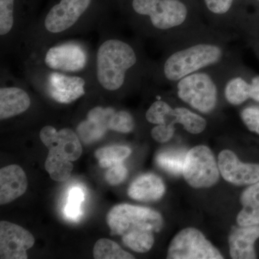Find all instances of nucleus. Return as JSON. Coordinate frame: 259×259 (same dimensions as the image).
<instances>
[{"mask_svg":"<svg viewBox=\"0 0 259 259\" xmlns=\"http://www.w3.org/2000/svg\"><path fill=\"white\" fill-rule=\"evenodd\" d=\"M99 33L87 77L88 93L120 96L151 74L153 66L145 59L136 42L114 31L110 23L104 25Z\"/></svg>","mask_w":259,"mask_h":259,"instance_id":"1","label":"nucleus"},{"mask_svg":"<svg viewBox=\"0 0 259 259\" xmlns=\"http://www.w3.org/2000/svg\"><path fill=\"white\" fill-rule=\"evenodd\" d=\"M95 0H59L37 18L18 54L20 60L54 42L100 30L106 25L94 9Z\"/></svg>","mask_w":259,"mask_h":259,"instance_id":"2","label":"nucleus"},{"mask_svg":"<svg viewBox=\"0 0 259 259\" xmlns=\"http://www.w3.org/2000/svg\"><path fill=\"white\" fill-rule=\"evenodd\" d=\"M23 77L34 90L49 101L70 105L88 93V80L83 76L52 71L30 59L21 61Z\"/></svg>","mask_w":259,"mask_h":259,"instance_id":"3","label":"nucleus"},{"mask_svg":"<svg viewBox=\"0 0 259 259\" xmlns=\"http://www.w3.org/2000/svg\"><path fill=\"white\" fill-rule=\"evenodd\" d=\"M130 25L146 36L158 37L180 26L188 10L180 0H132Z\"/></svg>","mask_w":259,"mask_h":259,"instance_id":"4","label":"nucleus"},{"mask_svg":"<svg viewBox=\"0 0 259 259\" xmlns=\"http://www.w3.org/2000/svg\"><path fill=\"white\" fill-rule=\"evenodd\" d=\"M94 51L81 39L66 38L54 42L21 59H30L52 71L88 77L93 65Z\"/></svg>","mask_w":259,"mask_h":259,"instance_id":"5","label":"nucleus"},{"mask_svg":"<svg viewBox=\"0 0 259 259\" xmlns=\"http://www.w3.org/2000/svg\"><path fill=\"white\" fill-rule=\"evenodd\" d=\"M223 56L222 48L216 44H196L168 56L161 65V74L167 81L177 82L188 75L217 64Z\"/></svg>","mask_w":259,"mask_h":259,"instance_id":"6","label":"nucleus"},{"mask_svg":"<svg viewBox=\"0 0 259 259\" xmlns=\"http://www.w3.org/2000/svg\"><path fill=\"white\" fill-rule=\"evenodd\" d=\"M37 18L18 8L17 0H0L1 56H18L27 34Z\"/></svg>","mask_w":259,"mask_h":259,"instance_id":"7","label":"nucleus"},{"mask_svg":"<svg viewBox=\"0 0 259 259\" xmlns=\"http://www.w3.org/2000/svg\"><path fill=\"white\" fill-rule=\"evenodd\" d=\"M107 223L112 236H123L139 231L159 232L163 220L160 213L148 207L120 204L107 213Z\"/></svg>","mask_w":259,"mask_h":259,"instance_id":"8","label":"nucleus"},{"mask_svg":"<svg viewBox=\"0 0 259 259\" xmlns=\"http://www.w3.org/2000/svg\"><path fill=\"white\" fill-rule=\"evenodd\" d=\"M0 120H9L26 113L33 103L31 86L15 76L6 66L0 72Z\"/></svg>","mask_w":259,"mask_h":259,"instance_id":"9","label":"nucleus"},{"mask_svg":"<svg viewBox=\"0 0 259 259\" xmlns=\"http://www.w3.org/2000/svg\"><path fill=\"white\" fill-rule=\"evenodd\" d=\"M177 93L181 100L201 113H210L217 106V85L207 73L197 71L179 80Z\"/></svg>","mask_w":259,"mask_h":259,"instance_id":"10","label":"nucleus"},{"mask_svg":"<svg viewBox=\"0 0 259 259\" xmlns=\"http://www.w3.org/2000/svg\"><path fill=\"white\" fill-rule=\"evenodd\" d=\"M182 174L186 182L196 189L212 187L220 178L214 155L205 146H195L187 152Z\"/></svg>","mask_w":259,"mask_h":259,"instance_id":"11","label":"nucleus"},{"mask_svg":"<svg viewBox=\"0 0 259 259\" xmlns=\"http://www.w3.org/2000/svg\"><path fill=\"white\" fill-rule=\"evenodd\" d=\"M168 259H222L223 256L203 233L194 228L181 231L168 247Z\"/></svg>","mask_w":259,"mask_h":259,"instance_id":"12","label":"nucleus"},{"mask_svg":"<svg viewBox=\"0 0 259 259\" xmlns=\"http://www.w3.org/2000/svg\"><path fill=\"white\" fill-rule=\"evenodd\" d=\"M35 243L32 233L8 221L0 223V258L26 259L27 250Z\"/></svg>","mask_w":259,"mask_h":259,"instance_id":"13","label":"nucleus"},{"mask_svg":"<svg viewBox=\"0 0 259 259\" xmlns=\"http://www.w3.org/2000/svg\"><path fill=\"white\" fill-rule=\"evenodd\" d=\"M218 167L224 180L233 185H250L259 182V164L242 163L229 150L220 153Z\"/></svg>","mask_w":259,"mask_h":259,"instance_id":"14","label":"nucleus"},{"mask_svg":"<svg viewBox=\"0 0 259 259\" xmlns=\"http://www.w3.org/2000/svg\"><path fill=\"white\" fill-rule=\"evenodd\" d=\"M42 144L49 148L54 147L65 158L76 161L82 153L80 139L77 134L69 127L58 131L54 126H44L39 133Z\"/></svg>","mask_w":259,"mask_h":259,"instance_id":"15","label":"nucleus"},{"mask_svg":"<svg viewBox=\"0 0 259 259\" xmlns=\"http://www.w3.org/2000/svg\"><path fill=\"white\" fill-rule=\"evenodd\" d=\"M117 110L114 107L97 105L90 109L84 120L76 127V134L85 144L99 141L110 131V123Z\"/></svg>","mask_w":259,"mask_h":259,"instance_id":"16","label":"nucleus"},{"mask_svg":"<svg viewBox=\"0 0 259 259\" xmlns=\"http://www.w3.org/2000/svg\"><path fill=\"white\" fill-rule=\"evenodd\" d=\"M28 180L21 167L13 164L0 170V204H6L23 195Z\"/></svg>","mask_w":259,"mask_h":259,"instance_id":"17","label":"nucleus"},{"mask_svg":"<svg viewBox=\"0 0 259 259\" xmlns=\"http://www.w3.org/2000/svg\"><path fill=\"white\" fill-rule=\"evenodd\" d=\"M259 238V226L241 227L229 237L230 253L234 259L256 258L254 244Z\"/></svg>","mask_w":259,"mask_h":259,"instance_id":"18","label":"nucleus"},{"mask_svg":"<svg viewBox=\"0 0 259 259\" xmlns=\"http://www.w3.org/2000/svg\"><path fill=\"white\" fill-rule=\"evenodd\" d=\"M166 191L163 180L153 174L141 175L130 185L128 195L142 202H152L161 199Z\"/></svg>","mask_w":259,"mask_h":259,"instance_id":"19","label":"nucleus"},{"mask_svg":"<svg viewBox=\"0 0 259 259\" xmlns=\"http://www.w3.org/2000/svg\"><path fill=\"white\" fill-rule=\"evenodd\" d=\"M71 162L60 154L56 148H51L45 162L46 170L53 180L66 182L71 177L74 167Z\"/></svg>","mask_w":259,"mask_h":259,"instance_id":"20","label":"nucleus"},{"mask_svg":"<svg viewBox=\"0 0 259 259\" xmlns=\"http://www.w3.org/2000/svg\"><path fill=\"white\" fill-rule=\"evenodd\" d=\"M171 119L172 122L180 124L187 132L192 134H201L207 126V121L202 116L185 107L174 109Z\"/></svg>","mask_w":259,"mask_h":259,"instance_id":"21","label":"nucleus"},{"mask_svg":"<svg viewBox=\"0 0 259 259\" xmlns=\"http://www.w3.org/2000/svg\"><path fill=\"white\" fill-rule=\"evenodd\" d=\"M187 153L183 149L163 151L156 156V163L160 168L170 175L179 176L183 172Z\"/></svg>","mask_w":259,"mask_h":259,"instance_id":"22","label":"nucleus"},{"mask_svg":"<svg viewBox=\"0 0 259 259\" xmlns=\"http://www.w3.org/2000/svg\"><path fill=\"white\" fill-rule=\"evenodd\" d=\"M131 153V148L127 146L113 145L99 148L95 151V156L102 168H110L122 163L125 158L128 157Z\"/></svg>","mask_w":259,"mask_h":259,"instance_id":"23","label":"nucleus"},{"mask_svg":"<svg viewBox=\"0 0 259 259\" xmlns=\"http://www.w3.org/2000/svg\"><path fill=\"white\" fill-rule=\"evenodd\" d=\"M224 93L230 104L241 105L250 99V83L241 76L232 78L227 82Z\"/></svg>","mask_w":259,"mask_h":259,"instance_id":"24","label":"nucleus"},{"mask_svg":"<svg viewBox=\"0 0 259 259\" xmlns=\"http://www.w3.org/2000/svg\"><path fill=\"white\" fill-rule=\"evenodd\" d=\"M93 255L97 259H134L135 257L120 248L115 242L101 238L94 246Z\"/></svg>","mask_w":259,"mask_h":259,"instance_id":"25","label":"nucleus"},{"mask_svg":"<svg viewBox=\"0 0 259 259\" xmlns=\"http://www.w3.org/2000/svg\"><path fill=\"white\" fill-rule=\"evenodd\" d=\"M122 243L134 251L145 253L152 248L154 236L152 231H139L122 236Z\"/></svg>","mask_w":259,"mask_h":259,"instance_id":"26","label":"nucleus"},{"mask_svg":"<svg viewBox=\"0 0 259 259\" xmlns=\"http://www.w3.org/2000/svg\"><path fill=\"white\" fill-rule=\"evenodd\" d=\"M173 110L166 102L158 99L148 107L146 112V119L150 123L156 125L168 123L171 118Z\"/></svg>","mask_w":259,"mask_h":259,"instance_id":"27","label":"nucleus"},{"mask_svg":"<svg viewBox=\"0 0 259 259\" xmlns=\"http://www.w3.org/2000/svg\"><path fill=\"white\" fill-rule=\"evenodd\" d=\"M84 200V192L82 189L74 187L69 190L68 202L64 210L65 216L71 221H78L82 215L81 203Z\"/></svg>","mask_w":259,"mask_h":259,"instance_id":"28","label":"nucleus"},{"mask_svg":"<svg viewBox=\"0 0 259 259\" xmlns=\"http://www.w3.org/2000/svg\"><path fill=\"white\" fill-rule=\"evenodd\" d=\"M136 126L134 117L126 110H117L114 114L110 123V131L121 134L132 132Z\"/></svg>","mask_w":259,"mask_h":259,"instance_id":"29","label":"nucleus"},{"mask_svg":"<svg viewBox=\"0 0 259 259\" xmlns=\"http://www.w3.org/2000/svg\"><path fill=\"white\" fill-rule=\"evenodd\" d=\"M240 227L259 226V207L244 206L237 217Z\"/></svg>","mask_w":259,"mask_h":259,"instance_id":"30","label":"nucleus"},{"mask_svg":"<svg viewBox=\"0 0 259 259\" xmlns=\"http://www.w3.org/2000/svg\"><path fill=\"white\" fill-rule=\"evenodd\" d=\"M175 122H170L156 125L151 130V136L158 143L168 142L172 139L175 132Z\"/></svg>","mask_w":259,"mask_h":259,"instance_id":"31","label":"nucleus"},{"mask_svg":"<svg viewBox=\"0 0 259 259\" xmlns=\"http://www.w3.org/2000/svg\"><path fill=\"white\" fill-rule=\"evenodd\" d=\"M241 117L249 131L259 135V107H246L241 112Z\"/></svg>","mask_w":259,"mask_h":259,"instance_id":"32","label":"nucleus"},{"mask_svg":"<svg viewBox=\"0 0 259 259\" xmlns=\"http://www.w3.org/2000/svg\"><path fill=\"white\" fill-rule=\"evenodd\" d=\"M127 175V170L122 163L110 167L106 174L105 179L111 185H120L124 182Z\"/></svg>","mask_w":259,"mask_h":259,"instance_id":"33","label":"nucleus"},{"mask_svg":"<svg viewBox=\"0 0 259 259\" xmlns=\"http://www.w3.org/2000/svg\"><path fill=\"white\" fill-rule=\"evenodd\" d=\"M241 202L244 206L259 207V182L250 185L241 196Z\"/></svg>","mask_w":259,"mask_h":259,"instance_id":"34","label":"nucleus"},{"mask_svg":"<svg viewBox=\"0 0 259 259\" xmlns=\"http://www.w3.org/2000/svg\"><path fill=\"white\" fill-rule=\"evenodd\" d=\"M204 3L211 13L223 15L231 9L233 0H204Z\"/></svg>","mask_w":259,"mask_h":259,"instance_id":"35","label":"nucleus"},{"mask_svg":"<svg viewBox=\"0 0 259 259\" xmlns=\"http://www.w3.org/2000/svg\"><path fill=\"white\" fill-rule=\"evenodd\" d=\"M250 99L259 102V75L255 76L250 81Z\"/></svg>","mask_w":259,"mask_h":259,"instance_id":"36","label":"nucleus"},{"mask_svg":"<svg viewBox=\"0 0 259 259\" xmlns=\"http://www.w3.org/2000/svg\"><path fill=\"white\" fill-rule=\"evenodd\" d=\"M258 1H259V0H258Z\"/></svg>","mask_w":259,"mask_h":259,"instance_id":"37","label":"nucleus"}]
</instances>
